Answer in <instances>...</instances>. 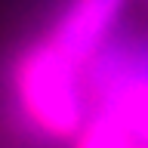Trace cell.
I'll return each mask as SVG.
<instances>
[{"label":"cell","mask_w":148,"mask_h":148,"mask_svg":"<svg viewBox=\"0 0 148 148\" xmlns=\"http://www.w3.org/2000/svg\"><path fill=\"white\" fill-rule=\"evenodd\" d=\"M86 68L43 37L34 40L16 62V96L25 120L49 139H77L90 117Z\"/></svg>","instance_id":"cell-1"},{"label":"cell","mask_w":148,"mask_h":148,"mask_svg":"<svg viewBox=\"0 0 148 148\" xmlns=\"http://www.w3.org/2000/svg\"><path fill=\"white\" fill-rule=\"evenodd\" d=\"M90 102L108 105L148 142V43H108L86 65Z\"/></svg>","instance_id":"cell-2"},{"label":"cell","mask_w":148,"mask_h":148,"mask_svg":"<svg viewBox=\"0 0 148 148\" xmlns=\"http://www.w3.org/2000/svg\"><path fill=\"white\" fill-rule=\"evenodd\" d=\"M127 0H71L59 12L49 40L77 65H86L111 43Z\"/></svg>","instance_id":"cell-3"},{"label":"cell","mask_w":148,"mask_h":148,"mask_svg":"<svg viewBox=\"0 0 148 148\" xmlns=\"http://www.w3.org/2000/svg\"><path fill=\"white\" fill-rule=\"evenodd\" d=\"M74 148H148V142L120 111L90 102V117L74 139Z\"/></svg>","instance_id":"cell-4"}]
</instances>
